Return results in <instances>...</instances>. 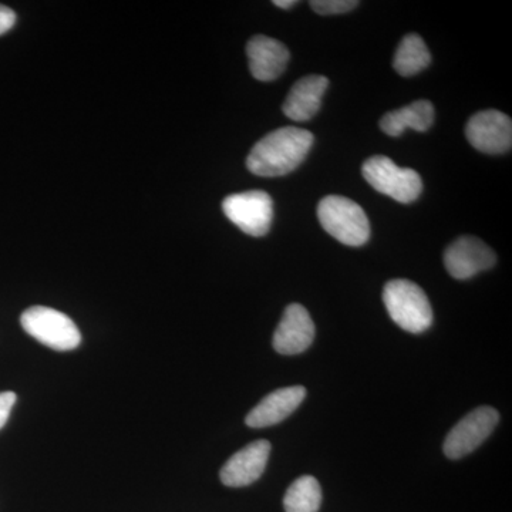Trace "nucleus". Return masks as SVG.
Instances as JSON below:
<instances>
[{
	"label": "nucleus",
	"instance_id": "1",
	"mask_svg": "<svg viewBox=\"0 0 512 512\" xmlns=\"http://www.w3.org/2000/svg\"><path fill=\"white\" fill-rule=\"evenodd\" d=\"M311 131L282 127L259 140L247 158V167L258 177H282L305 161L313 146Z\"/></svg>",
	"mask_w": 512,
	"mask_h": 512
},
{
	"label": "nucleus",
	"instance_id": "12",
	"mask_svg": "<svg viewBox=\"0 0 512 512\" xmlns=\"http://www.w3.org/2000/svg\"><path fill=\"white\" fill-rule=\"evenodd\" d=\"M306 389L302 386L284 387L265 396L251 412L245 423L251 429H264L281 423L303 403Z\"/></svg>",
	"mask_w": 512,
	"mask_h": 512
},
{
	"label": "nucleus",
	"instance_id": "5",
	"mask_svg": "<svg viewBox=\"0 0 512 512\" xmlns=\"http://www.w3.org/2000/svg\"><path fill=\"white\" fill-rule=\"evenodd\" d=\"M362 174L376 191L402 204L416 201L423 191V181L419 173L412 168L399 167L389 157L369 158L363 164Z\"/></svg>",
	"mask_w": 512,
	"mask_h": 512
},
{
	"label": "nucleus",
	"instance_id": "10",
	"mask_svg": "<svg viewBox=\"0 0 512 512\" xmlns=\"http://www.w3.org/2000/svg\"><path fill=\"white\" fill-rule=\"evenodd\" d=\"M315 340V323L305 306L291 303L274 333L272 345L279 355L293 356L311 348Z\"/></svg>",
	"mask_w": 512,
	"mask_h": 512
},
{
	"label": "nucleus",
	"instance_id": "21",
	"mask_svg": "<svg viewBox=\"0 0 512 512\" xmlns=\"http://www.w3.org/2000/svg\"><path fill=\"white\" fill-rule=\"evenodd\" d=\"M296 3V0H275L274 5L281 9H291Z\"/></svg>",
	"mask_w": 512,
	"mask_h": 512
},
{
	"label": "nucleus",
	"instance_id": "6",
	"mask_svg": "<svg viewBox=\"0 0 512 512\" xmlns=\"http://www.w3.org/2000/svg\"><path fill=\"white\" fill-rule=\"evenodd\" d=\"M222 211L245 234L264 237L274 220V201L265 191L241 192L225 198Z\"/></svg>",
	"mask_w": 512,
	"mask_h": 512
},
{
	"label": "nucleus",
	"instance_id": "2",
	"mask_svg": "<svg viewBox=\"0 0 512 512\" xmlns=\"http://www.w3.org/2000/svg\"><path fill=\"white\" fill-rule=\"evenodd\" d=\"M383 302L393 322L406 332L419 335L433 323V309L426 292L409 279L387 282Z\"/></svg>",
	"mask_w": 512,
	"mask_h": 512
},
{
	"label": "nucleus",
	"instance_id": "19",
	"mask_svg": "<svg viewBox=\"0 0 512 512\" xmlns=\"http://www.w3.org/2000/svg\"><path fill=\"white\" fill-rule=\"evenodd\" d=\"M16 403V394L13 392L0 393V430L8 423L10 412Z\"/></svg>",
	"mask_w": 512,
	"mask_h": 512
},
{
	"label": "nucleus",
	"instance_id": "20",
	"mask_svg": "<svg viewBox=\"0 0 512 512\" xmlns=\"http://www.w3.org/2000/svg\"><path fill=\"white\" fill-rule=\"evenodd\" d=\"M16 15L8 6L0 5V35L9 32L15 26Z\"/></svg>",
	"mask_w": 512,
	"mask_h": 512
},
{
	"label": "nucleus",
	"instance_id": "17",
	"mask_svg": "<svg viewBox=\"0 0 512 512\" xmlns=\"http://www.w3.org/2000/svg\"><path fill=\"white\" fill-rule=\"evenodd\" d=\"M322 505V488L312 476H302L289 485L284 497L286 512H318Z\"/></svg>",
	"mask_w": 512,
	"mask_h": 512
},
{
	"label": "nucleus",
	"instance_id": "3",
	"mask_svg": "<svg viewBox=\"0 0 512 512\" xmlns=\"http://www.w3.org/2000/svg\"><path fill=\"white\" fill-rule=\"evenodd\" d=\"M318 218L322 228L348 247H362L370 238L366 212L355 201L329 195L319 202Z\"/></svg>",
	"mask_w": 512,
	"mask_h": 512
},
{
	"label": "nucleus",
	"instance_id": "9",
	"mask_svg": "<svg viewBox=\"0 0 512 512\" xmlns=\"http://www.w3.org/2000/svg\"><path fill=\"white\" fill-rule=\"evenodd\" d=\"M493 249L478 238L461 237L448 245L444 252V265L454 279L466 281L495 265Z\"/></svg>",
	"mask_w": 512,
	"mask_h": 512
},
{
	"label": "nucleus",
	"instance_id": "7",
	"mask_svg": "<svg viewBox=\"0 0 512 512\" xmlns=\"http://www.w3.org/2000/svg\"><path fill=\"white\" fill-rule=\"evenodd\" d=\"M500 414L494 407L481 406L464 416L447 434L443 450L450 460H460L476 451L497 427Z\"/></svg>",
	"mask_w": 512,
	"mask_h": 512
},
{
	"label": "nucleus",
	"instance_id": "16",
	"mask_svg": "<svg viewBox=\"0 0 512 512\" xmlns=\"http://www.w3.org/2000/svg\"><path fill=\"white\" fill-rule=\"evenodd\" d=\"M431 62L429 49L426 43L416 33L404 36L396 55L393 59V67L400 76L410 77L426 69Z\"/></svg>",
	"mask_w": 512,
	"mask_h": 512
},
{
	"label": "nucleus",
	"instance_id": "15",
	"mask_svg": "<svg viewBox=\"0 0 512 512\" xmlns=\"http://www.w3.org/2000/svg\"><path fill=\"white\" fill-rule=\"evenodd\" d=\"M434 123V107L430 101H414L403 109L390 111L380 120V128L390 137L402 136L407 128L424 131L429 130Z\"/></svg>",
	"mask_w": 512,
	"mask_h": 512
},
{
	"label": "nucleus",
	"instance_id": "4",
	"mask_svg": "<svg viewBox=\"0 0 512 512\" xmlns=\"http://www.w3.org/2000/svg\"><path fill=\"white\" fill-rule=\"evenodd\" d=\"M26 333L37 342L59 352L76 349L82 342V333L69 316L47 306H32L20 316Z\"/></svg>",
	"mask_w": 512,
	"mask_h": 512
},
{
	"label": "nucleus",
	"instance_id": "8",
	"mask_svg": "<svg viewBox=\"0 0 512 512\" xmlns=\"http://www.w3.org/2000/svg\"><path fill=\"white\" fill-rule=\"evenodd\" d=\"M466 136L481 153H507L512 146V121L501 111H480L468 121Z\"/></svg>",
	"mask_w": 512,
	"mask_h": 512
},
{
	"label": "nucleus",
	"instance_id": "18",
	"mask_svg": "<svg viewBox=\"0 0 512 512\" xmlns=\"http://www.w3.org/2000/svg\"><path fill=\"white\" fill-rule=\"evenodd\" d=\"M359 2L356 0H313L311 8L319 15H342L356 9Z\"/></svg>",
	"mask_w": 512,
	"mask_h": 512
},
{
	"label": "nucleus",
	"instance_id": "11",
	"mask_svg": "<svg viewBox=\"0 0 512 512\" xmlns=\"http://www.w3.org/2000/svg\"><path fill=\"white\" fill-rule=\"evenodd\" d=\"M271 456V443L256 440L237 451L221 468V481L227 487H247L254 484L264 474Z\"/></svg>",
	"mask_w": 512,
	"mask_h": 512
},
{
	"label": "nucleus",
	"instance_id": "13",
	"mask_svg": "<svg viewBox=\"0 0 512 512\" xmlns=\"http://www.w3.org/2000/svg\"><path fill=\"white\" fill-rule=\"evenodd\" d=\"M249 70L259 82H272L285 72L291 53L279 40L255 36L247 45Z\"/></svg>",
	"mask_w": 512,
	"mask_h": 512
},
{
	"label": "nucleus",
	"instance_id": "14",
	"mask_svg": "<svg viewBox=\"0 0 512 512\" xmlns=\"http://www.w3.org/2000/svg\"><path fill=\"white\" fill-rule=\"evenodd\" d=\"M329 80L319 74L302 77L298 80L286 97L284 107L285 116L293 121H309L318 114L322 99L328 90Z\"/></svg>",
	"mask_w": 512,
	"mask_h": 512
}]
</instances>
